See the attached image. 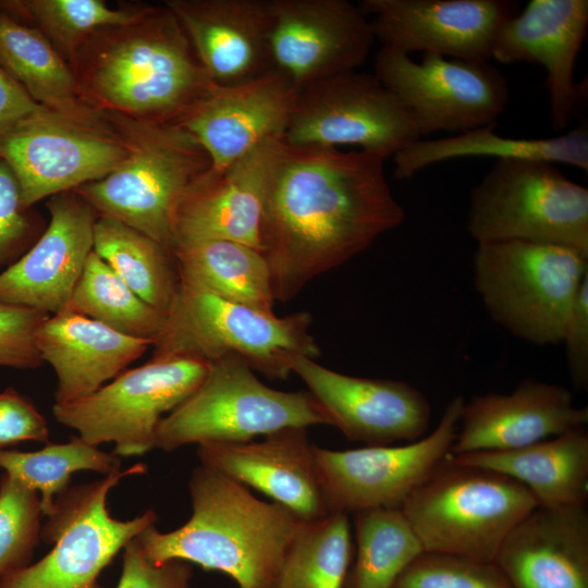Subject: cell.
<instances>
[{
  "mask_svg": "<svg viewBox=\"0 0 588 588\" xmlns=\"http://www.w3.org/2000/svg\"><path fill=\"white\" fill-rule=\"evenodd\" d=\"M385 159L359 149L277 140L260 229L275 302H289L403 222Z\"/></svg>",
  "mask_w": 588,
  "mask_h": 588,
  "instance_id": "cell-1",
  "label": "cell"
},
{
  "mask_svg": "<svg viewBox=\"0 0 588 588\" xmlns=\"http://www.w3.org/2000/svg\"><path fill=\"white\" fill-rule=\"evenodd\" d=\"M69 65L89 109L146 122L176 123L212 83L164 3L97 29Z\"/></svg>",
  "mask_w": 588,
  "mask_h": 588,
  "instance_id": "cell-2",
  "label": "cell"
},
{
  "mask_svg": "<svg viewBox=\"0 0 588 588\" xmlns=\"http://www.w3.org/2000/svg\"><path fill=\"white\" fill-rule=\"evenodd\" d=\"M191 517L162 532L156 524L136 540L154 562L183 560L229 576L238 588H274L302 519L277 502L204 465L188 480Z\"/></svg>",
  "mask_w": 588,
  "mask_h": 588,
  "instance_id": "cell-3",
  "label": "cell"
},
{
  "mask_svg": "<svg viewBox=\"0 0 588 588\" xmlns=\"http://www.w3.org/2000/svg\"><path fill=\"white\" fill-rule=\"evenodd\" d=\"M105 115L127 155L105 177L73 191L98 217L115 219L173 252V211L185 189L210 169L206 151L177 123Z\"/></svg>",
  "mask_w": 588,
  "mask_h": 588,
  "instance_id": "cell-4",
  "label": "cell"
},
{
  "mask_svg": "<svg viewBox=\"0 0 588 588\" xmlns=\"http://www.w3.org/2000/svg\"><path fill=\"white\" fill-rule=\"evenodd\" d=\"M306 311L278 317L180 281L150 359L188 357L211 363L242 358L254 371L284 380L297 356L317 358Z\"/></svg>",
  "mask_w": 588,
  "mask_h": 588,
  "instance_id": "cell-5",
  "label": "cell"
},
{
  "mask_svg": "<svg viewBox=\"0 0 588 588\" xmlns=\"http://www.w3.org/2000/svg\"><path fill=\"white\" fill-rule=\"evenodd\" d=\"M537 506L520 482L450 454L401 510L424 551L494 562L509 532Z\"/></svg>",
  "mask_w": 588,
  "mask_h": 588,
  "instance_id": "cell-6",
  "label": "cell"
},
{
  "mask_svg": "<svg viewBox=\"0 0 588 588\" xmlns=\"http://www.w3.org/2000/svg\"><path fill=\"white\" fill-rule=\"evenodd\" d=\"M474 283L491 316L527 342H561L577 290L588 275V255L530 241L478 243Z\"/></svg>",
  "mask_w": 588,
  "mask_h": 588,
  "instance_id": "cell-7",
  "label": "cell"
},
{
  "mask_svg": "<svg viewBox=\"0 0 588 588\" xmlns=\"http://www.w3.org/2000/svg\"><path fill=\"white\" fill-rule=\"evenodd\" d=\"M332 426L309 391H280L262 383L240 357L209 363L199 387L158 424L155 449L244 442L291 428Z\"/></svg>",
  "mask_w": 588,
  "mask_h": 588,
  "instance_id": "cell-8",
  "label": "cell"
},
{
  "mask_svg": "<svg viewBox=\"0 0 588 588\" xmlns=\"http://www.w3.org/2000/svg\"><path fill=\"white\" fill-rule=\"evenodd\" d=\"M467 229L477 244L530 241L588 255V189L549 161L497 160L470 192Z\"/></svg>",
  "mask_w": 588,
  "mask_h": 588,
  "instance_id": "cell-9",
  "label": "cell"
},
{
  "mask_svg": "<svg viewBox=\"0 0 588 588\" xmlns=\"http://www.w3.org/2000/svg\"><path fill=\"white\" fill-rule=\"evenodd\" d=\"M146 471L147 466L137 463L59 494L40 530V540L53 547L36 563L2 577L0 588H102V571L157 522L154 510L123 520L113 517L107 506L111 489L124 478Z\"/></svg>",
  "mask_w": 588,
  "mask_h": 588,
  "instance_id": "cell-10",
  "label": "cell"
},
{
  "mask_svg": "<svg viewBox=\"0 0 588 588\" xmlns=\"http://www.w3.org/2000/svg\"><path fill=\"white\" fill-rule=\"evenodd\" d=\"M208 367L188 357L150 359L85 397L54 403L52 414L93 445L112 442L119 457L142 456L155 449L160 420L199 387Z\"/></svg>",
  "mask_w": 588,
  "mask_h": 588,
  "instance_id": "cell-11",
  "label": "cell"
},
{
  "mask_svg": "<svg viewBox=\"0 0 588 588\" xmlns=\"http://www.w3.org/2000/svg\"><path fill=\"white\" fill-rule=\"evenodd\" d=\"M421 137L407 107L373 73L354 70L299 89L281 139L356 146L388 158Z\"/></svg>",
  "mask_w": 588,
  "mask_h": 588,
  "instance_id": "cell-12",
  "label": "cell"
},
{
  "mask_svg": "<svg viewBox=\"0 0 588 588\" xmlns=\"http://www.w3.org/2000/svg\"><path fill=\"white\" fill-rule=\"evenodd\" d=\"M126 155L106 115L88 122L44 109L0 137V157L19 182L25 208L105 177Z\"/></svg>",
  "mask_w": 588,
  "mask_h": 588,
  "instance_id": "cell-13",
  "label": "cell"
},
{
  "mask_svg": "<svg viewBox=\"0 0 588 588\" xmlns=\"http://www.w3.org/2000/svg\"><path fill=\"white\" fill-rule=\"evenodd\" d=\"M373 74L412 112L422 136L495 125L509 102V84L489 62H468L381 47Z\"/></svg>",
  "mask_w": 588,
  "mask_h": 588,
  "instance_id": "cell-14",
  "label": "cell"
},
{
  "mask_svg": "<svg viewBox=\"0 0 588 588\" xmlns=\"http://www.w3.org/2000/svg\"><path fill=\"white\" fill-rule=\"evenodd\" d=\"M465 400L453 397L434 430L404 444L351 450L315 448L329 512L401 509L413 491L451 454Z\"/></svg>",
  "mask_w": 588,
  "mask_h": 588,
  "instance_id": "cell-15",
  "label": "cell"
},
{
  "mask_svg": "<svg viewBox=\"0 0 588 588\" xmlns=\"http://www.w3.org/2000/svg\"><path fill=\"white\" fill-rule=\"evenodd\" d=\"M272 69L298 91L357 70L376 41L369 17L347 0H269Z\"/></svg>",
  "mask_w": 588,
  "mask_h": 588,
  "instance_id": "cell-16",
  "label": "cell"
},
{
  "mask_svg": "<svg viewBox=\"0 0 588 588\" xmlns=\"http://www.w3.org/2000/svg\"><path fill=\"white\" fill-rule=\"evenodd\" d=\"M381 47L488 62L498 32L519 10L509 0H364Z\"/></svg>",
  "mask_w": 588,
  "mask_h": 588,
  "instance_id": "cell-17",
  "label": "cell"
},
{
  "mask_svg": "<svg viewBox=\"0 0 588 588\" xmlns=\"http://www.w3.org/2000/svg\"><path fill=\"white\" fill-rule=\"evenodd\" d=\"M292 372L304 381L332 426L352 441L407 443L422 438L429 427L427 397L405 381L344 375L306 356L293 360Z\"/></svg>",
  "mask_w": 588,
  "mask_h": 588,
  "instance_id": "cell-18",
  "label": "cell"
},
{
  "mask_svg": "<svg viewBox=\"0 0 588 588\" xmlns=\"http://www.w3.org/2000/svg\"><path fill=\"white\" fill-rule=\"evenodd\" d=\"M36 242L0 271V303L53 315L65 308L94 250L96 211L74 191L47 201Z\"/></svg>",
  "mask_w": 588,
  "mask_h": 588,
  "instance_id": "cell-19",
  "label": "cell"
},
{
  "mask_svg": "<svg viewBox=\"0 0 588 588\" xmlns=\"http://www.w3.org/2000/svg\"><path fill=\"white\" fill-rule=\"evenodd\" d=\"M297 90L275 71L252 81L211 83L176 122L201 146L210 171L222 172L271 138H282Z\"/></svg>",
  "mask_w": 588,
  "mask_h": 588,
  "instance_id": "cell-20",
  "label": "cell"
},
{
  "mask_svg": "<svg viewBox=\"0 0 588 588\" xmlns=\"http://www.w3.org/2000/svg\"><path fill=\"white\" fill-rule=\"evenodd\" d=\"M588 27L587 0H531L500 28L491 58L530 62L546 70L551 126L565 130L583 103L575 83L578 53Z\"/></svg>",
  "mask_w": 588,
  "mask_h": 588,
  "instance_id": "cell-21",
  "label": "cell"
},
{
  "mask_svg": "<svg viewBox=\"0 0 588 588\" xmlns=\"http://www.w3.org/2000/svg\"><path fill=\"white\" fill-rule=\"evenodd\" d=\"M278 139L262 143L222 172L209 169L185 189L172 216L174 248L199 241L225 240L261 253L268 172Z\"/></svg>",
  "mask_w": 588,
  "mask_h": 588,
  "instance_id": "cell-22",
  "label": "cell"
},
{
  "mask_svg": "<svg viewBox=\"0 0 588 588\" xmlns=\"http://www.w3.org/2000/svg\"><path fill=\"white\" fill-rule=\"evenodd\" d=\"M315 448L307 428L291 427L261 441L203 443L196 452L200 465L260 491L302 520H315L330 514Z\"/></svg>",
  "mask_w": 588,
  "mask_h": 588,
  "instance_id": "cell-23",
  "label": "cell"
},
{
  "mask_svg": "<svg viewBox=\"0 0 588 588\" xmlns=\"http://www.w3.org/2000/svg\"><path fill=\"white\" fill-rule=\"evenodd\" d=\"M588 422L564 387L523 380L513 392H490L465 402L452 454L506 451L560 436Z\"/></svg>",
  "mask_w": 588,
  "mask_h": 588,
  "instance_id": "cell-24",
  "label": "cell"
},
{
  "mask_svg": "<svg viewBox=\"0 0 588 588\" xmlns=\"http://www.w3.org/2000/svg\"><path fill=\"white\" fill-rule=\"evenodd\" d=\"M210 82L242 84L272 70L269 0H166Z\"/></svg>",
  "mask_w": 588,
  "mask_h": 588,
  "instance_id": "cell-25",
  "label": "cell"
},
{
  "mask_svg": "<svg viewBox=\"0 0 588 588\" xmlns=\"http://www.w3.org/2000/svg\"><path fill=\"white\" fill-rule=\"evenodd\" d=\"M494 563L512 588H588L586 505L535 507L509 532Z\"/></svg>",
  "mask_w": 588,
  "mask_h": 588,
  "instance_id": "cell-26",
  "label": "cell"
},
{
  "mask_svg": "<svg viewBox=\"0 0 588 588\" xmlns=\"http://www.w3.org/2000/svg\"><path fill=\"white\" fill-rule=\"evenodd\" d=\"M44 363L57 378L54 403L85 397L152 347L154 341L118 332L69 309L48 316L36 333Z\"/></svg>",
  "mask_w": 588,
  "mask_h": 588,
  "instance_id": "cell-27",
  "label": "cell"
},
{
  "mask_svg": "<svg viewBox=\"0 0 588 588\" xmlns=\"http://www.w3.org/2000/svg\"><path fill=\"white\" fill-rule=\"evenodd\" d=\"M451 455L458 463L515 479L534 495L538 506L586 505L588 432L584 427L515 450Z\"/></svg>",
  "mask_w": 588,
  "mask_h": 588,
  "instance_id": "cell-28",
  "label": "cell"
},
{
  "mask_svg": "<svg viewBox=\"0 0 588 588\" xmlns=\"http://www.w3.org/2000/svg\"><path fill=\"white\" fill-rule=\"evenodd\" d=\"M495 125L457 135L419 139L393 156L394 176L411 179L426 167L466 157L534 159L564 163L588 170V131L579 125L550 138H514L494 132Z\"/></svg>",
  "mask_w": 588,
  "mask_h": 588,
  "instance_id": "cell-29",
  "label": "cell"
},
{
  "mask_svg": "<svg viewBox=\"0 0 588 588\" xmlns=\"http://www.w3.org/2000/svg\"><path fill=\"white\" fill-rule=\"evenodd\" d=\"M0 64L45 108L81 121L105 119L82 102L70 65L46 36L1 8Z\"/></svg>",
  "mask_w": 588,
  "mask_h": 588,
  "instance_id": "cell-30",
  "label": "cell"
},
{
  "mask_svg": "<svg viewBox=\"0 0 588 588\" xmlns=\"http://www.w3.org/2000/svg\"><path fill=\"white\" fill-rule=\"evenodd\" d=\"M173 254L180 281L225 299L273 313L275 298L271 273L259 250L233 241L209 240L179 245Z\"/></svg>",
  "mask_w": 588,
  "mask_h": 588,
  "instance_id": "cell-31",
  "label": "cell"
},
{
  "mask_svg": "<svg viewBox=\"0 0 588 588\" xmlns=\"http://www.w3.org/2000/svg\"><path fill=\"white\" fill-rule=\"evenodd\" d=\"M94 252L142 299L168 315L180 286L172 250L115 219L98 217Z\"/></svg>",
  "mask_w": 588,
  "mask_h": 588,
  "instance_id": "cell-32",
  "label": "cell"
},
{
  "mask_svg": "<svg viewBox=\"0 0 588 588\" xmlns=\"http://www.w3.org/2000/svg\"><path fill=\"white\" fill-rule=\"evenodd\" d=\"M348 514L303 520L274 588H346L353 546Z\"/></svg>",
  "mask_w": 588,
  "mask_h": 588,
  "instance_id": "cell-33",
  "label": "cell"
},
{
  "mask_svg": "<svg viewBox=\"0 0 588 588\" xmlns=\"http://www.w3.org/2000/svg\"><path fill=\"white\" fill-rule=\"evenodd\" d=\"M355 514L356 560L347 588H392L406 566L424 552L401 509Z\"/></svg>",
  "mask_w": 588,
  "mask_h": 588,
  "instance_id": "cell-34",
  "label": "cell"
},
{
  "mask_svg": "<svg viewBox=\"0 0 588 588\" xmlns=\"http://www.w3.org/2000/svg\"><path fill=\"white\" fill-rule=\"evenodd\" d=\"M64 309L154 343L166 323V316L142 299L94 250Z\"/></svg>",
  "mask_w": 588,
  "mask_h": 588,
  "instance_id": "cell-35",
  "label": "cell"
},
{
  "mask_svg": "<svg viewBox=\"0 0 588 588\" xmlns=\"http://www.w3.org/2000/svg\"><path fill=\"white\" fill-rule=\"evenodd\" d=\"M0 468L38 493L47 516L56 498L70 487L74 473L108 476L121 470V457L72 436L68 442H49L37 451L0 450Z\"/></svg>",
  "mask_w": 588,
  "mask_h": 588,
  "instance_id": "cell-36",
  "label": "cell"
},
{
  "mask_svg": "<svg viewBox=\"0 0 588 588\" xmlns=\"http://www.w3.org/2000/svg\"><path fill=\"white\" fill-rule=\"evenodd\" d=\"M142 5L113 8L103 0L0 1L2 10L39 29L68 64L97 29L130 22Z\"/></svg>",
  "mask_w": 588,
  "mask_h": 588,
  "instance_id": "cell-37",
  "label": "cell"
},
{
  "mask_svg": "<svg viewBox=\"0 0 588 588\" xmlns=\"http://www.w3.org/2000/svg\"><path fill=\"white\" fill-rule=\"evenodd\" d=\"M42 516L38 493L4 473L0 479V579L30 564Z\"/></svg>",
  "mask_w": 588,
  "mask_h": 588,
  "instance_id": "cell-38",
  "label": "cell"
},
{
  "mask_svg": "<svg viewBox=\"0 0 588 588\" xmlns=\"http://www.w3.org/2000/svg\"><path fill=\"white\" fill-rule=\"evenodd\" d=\"M392 588L512 587L494 562L424 551L400 574Z\"/></svg>",
  "mask_w": 588,
  "mask_h": 588,
  "instance_id": "cell-39",
  "label": "cell"
},
{
  "mask_svg": "<svg viewBox=\"0 0 588 588\" xmlns=\"http://www.w3.org/2000/svg\"><path fill=\"white\" fill-rule=\"evenodd\" d=\"M45 228L41 217L24 207L19 182L0 157V271L17 260Z\"/></svg>",
  "mask_w": 588,
  "mask_h": 588,
  "instance_id": "cell-40",
  "label": "cell"
},
{
  "mask_svg": "<svg viewBox=\"0 0 588 588\" xmlns=\"http://www.w3.org/2000/svg\"><path fill=\"white\" fill-rule=\"evenodd\" d=\"M50 315L0 303V367L36 369L44 362L36 345V333Z\"/></svg>",
  "mask_w": 588,
  "mask_h": 588,
  "instance_id": "cell-41",
  "label": "cell"
},
{
  "mask_svg": "<svg viewBox=\"0 0 588 588\" xmlns=\"http://www.w3.org/2000/svg\"><path fill=\"white\" fill-rule=\"evenodd\" d=\"M192 564L183 560L154 562L136 538L123 549L122 571L115 588H191Z\"/></svg>",
  "mask_w": 588,
  "mask_h": 588,
  "instance_id": "cell-42",
  "label": "cell"
},
{
  "mask_svg": "<svg viewBox=\"0 0 588 588\" xmlns=\"http://www.w3.org/2000/svg\"><path fill=\"white\" fill-rule=\"evenodd\" d=\"M49 426L37 407L13 388L0 392V450L24 441L49 443Z\"/></svg>",
  "mask_w": 588,
  "mask_h": 588,
  "instance_id": "cell-43",
  "label": "cell"
},
{
  "mask_svg": "<svg viewBox=\"0 0 588 588\" xmlns=\"http://www.w3.org/2000/svg\"><path fill=\"white\" fill-rule=\"evenodd\" d=\"M567 368L573 384L579 390L588 388V275L581 281L564 323Z\"/></svg>",
  "mask_w": 588,
  "mask_h": 588,
  "instance_id": "cell-44",
  "label": "cell"
},
{
  "mask_svg": "<svg viewBox=\"0 0 588 588\" xmlns=\"http://www.w3.org/2000/svg\"><path fill=\"white\" fill-rule=\"evenodd\" d=\"M44 109L0 64V137Z\"/></svg>",
  "mask_w": 588,
  "mask_h": 588,
  "instance_id": "cell-45",
  "label": "cell"
}]
</instances>
